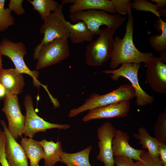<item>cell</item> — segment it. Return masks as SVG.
Returning a JSON list of instances; mask_svg holds the SVG:
<instances>
[{
  "mask_svg": "<svg viewBox=\"0 0 166 166\" xmlns=\"http://www.w3.org/2000/svg\"><path fill=\"white\" fill-rule=\"evenodd\" d=\"M128 14L124 37L121 38L117 36L114 40L109 64V67L112 69H116L119 65L126 63L143 62L146 65L154 56L152 52H140L135 45L133 39L134 18L132 11Z\"/></svg>",
  "mask_w": 166,
  "mask_h": 166,
  "instance_id": "1",
  "label": "cell"
},
{
  "mask_svg": "<svg viewBox=\"0 0 166 166\" xmlns=\"http://www.w3.org/2000/svg\"><path fill=\"white\" fill-rule=\"evenodd\" d=\"M116 30L113 27L101 30L97 38L87 45L85 57L88 65L99 67L110 58L114 44L113 36Z\"/></svg>",
  "mask_w": 166,
  "mask_h": 166,
  "instance_id": "2",
  "label": "cell"
},
{
  "mask_svg": "<svg viewBox=\"0 0 166 166\" xmlns=\"http://www.w3.org/2000/svg\"><path fill=\"white\" fill-rule=\"evenodd\" d=\"M136 97L135 91L131 85L124 84L114 90L105 94H91L81 105L71 109L69 117H74L87 110L124 100H129Z\"/></svg>",
  "mask_w": 166,
  "mask_h": 166,
  "instance_id": "3",
  "label": "cell"
},
{
  "mask_svg": "<svg viewBox=\"0 0 166 166\" xmlns=\"http://www.w3.org/2000/svg\"><path fill=\"white\" fill-rule=\"evenodd\" d=\"M71 21L84 22L90 31L94 35L98 36L101 30L100 27L105 25L117 29L125 22L126 18L119 14H112L103 10H89L81 11L69 16Z\"/></svg>",
  "mask_w": 166,
  "mask_h": 166,
  "instance_id": "4",
  "label": "cell"
},
{
  "mask_svg": "<svg viewBox=\"0 0 166 166\" xmlns=\"http://www.w3.org/2000/svg\"><path fill=\"white\" fill-rule=\"evenodd\" d=\"M0 53L2 55L8 57L12 61L15 69L22 73L27 74L33 79V84L39 89L42 86L49 96L51 95L47 85H44L39 81L38 78L39 72L37 70H31L27 66L24 60V57L27 53V50L25 44L22 42H14L6 38H3L0 42Z\"/></svg>",
  "mask_w": 166,
  "mask_h": 166,
  "instance_id": "5",
  "label": "cell"
},
{
  "mask_svg": "<svg viewBox=\"0 0 166 166\" xmlns=\"http://www.w3.org/2000/svg\"><path fill=\"white\" fill-rule=\"evenodd\" d=\"M63 6L61 4H60L42 25L40 31L43 37L40 43L34 49L33 57L34 61L37 60L39 51L43 45L55 39L69 38V32L63 21L64 16L62 11Z\"/></svg>",
  "mask_w": 166,
  "mask_h": 166,
  "instance_id": "6",
  "label": "cell"
},
{
  "mask_svg": "<svg viewBox=\"0 0 166 166\" xmlns=\"http://www.w3.org/2000/svg\"><path fill=\"white\" fill-rule=\"evenodd\" d=\"M140 66V63H126L122 64L118 69L104 70L102 73L111 74L110 77L113 81H117L120 77L129 80L136 92L137 105L143 106L152 104L154 98L144 91L139 84L138 74Z\"/></svg>",
  "mask_w": 166,
  "mask_h": 166,
  "instance_id": "7",
  "label": "cell"
},
{
  "mask_svg": "<svg viewBox=\"0 0 166 166\" xmlns=\"http://www.w3.org/2000/svg\"><path fill=\"white\" fill-rule=\"evenodd\" d=\"M69 55L68 39H55L41 46L36 60V69L38 70L57 64Z\"/></svg>",
  "mask_w": 166,
  "mask_h": 166,
  "instance_id": "8",
  "label": "cell"
},
{
  "mask_svg": "<svg viewBox=\"0 0 166 166\" xmlns=\"http://www.w3.org/2000/svg\"><path fill=\"white\" fill-rule=\"evenodd\" d=\"M23 104L26 112L23 133L25 137L33 138L36 134L39 132H45L49 129H66L70 127L68 124L50 123L39 116L34 111L32 98L30 94L25 97Z\"/></svg>",
  "mask_w": 166,
  "mask_h": 166,
  "instance_id": "9",
  "label": "cell"
},
{
  "mask_svg": "<svg viewBox=\"0 0 166 166\" xmlns=\"http://www.w3.org/2000/svg\"><path fill=\"white\" fill-rule=\"evenodd\" d=\"M2 111L7 119L8 128L15 140L23 134L25 116L21 112L17 96L5 97Z\"/></svg>",
  "mask_w": 166,
  "mask_h": 166,
  "instance_id": "10",
  "label": "cell"
},
{
  "mask_svg": "<svg viewBox=\"0 0 166 166\" xmlns=\"http://www.w3.org/2000/svg\"><path fill=\"white\" fill-rule=\"evenodd\" d=\"M116 129L109 122H105L98 129V146L99 152L97 159L105 166H114L115 162L112 150V141Z\"/></svg>",
  "mask_w": 166,
  "mask_h": 166,
  "instance_id": "11",
  "label": "cell"
},
{
  "mask_svg": "<svg viewBox=\"0 0 166 166\" xmlns=\"http://www.w3.org/2000/svg\"><path fill=\"white\" fill-rule=\"evenodd\" d=\"M146 78L152 89L166 93V64L159 57L153 56L146 65Z\"/></svg>",
  "mask_w": 166,
  "mask_h": 166,
  "instance_id": "12",
  "label": "cell"
},
{
  "mask_svg": "<svg viewBox=\"0 0 166 166\" xmlns=\"http://www.w3.org/2000/svg\"><path fill=\"white\" fill-rule=\"evenodd\" d=\"M130 108L129 100H124L92 109L82 118L87 122L92 120L114 117H124Z\"/></svg>",
  "mask_w": 166,
  "mask_h": 166,
  "instance_id": "13",
  "label": "cell"
},
{
  "mask_svg": "<svg viewBox=\"0 0 166 166\" xmlns=\"http://www.w3.org/2000/svg\"><path fill=\"white\" fill-rule=\"evenodd\" d=\"M0 123L6 135L5 152L9 166H28L27 157L21 145L10 133L5 121L1 120Z\"/></svg>",
  "mask_w": 166,
  "mask_h": 166,
  "instance_id": "14",
  "label": "cell"
},
{
  "mask_svg": "<svg viewBox=\"0 0 166 166\" xmlns=\"http://www.w3.org/2000/svg\"><path fill=\"white\" fill-rule=\"evenodd\" d=\"M129 137L126 132L117 130L112 141L114 156L124 157L136 161H141L140 155L145 150L134 148L129 144Z\"/></svg>",
  "mask_w": 166,
  "mask_h": 166,
  "instance_id": "15",
  "label": "cell"
},
{
  "mask_svg": "<svg viewBox=\"0 0 166 166\" xmlns=\"http://www.w3.org/2000/svg\"><path fill=\"white\" fill-rule=\"evenodd\" d=\"M0 83L5 89L6 97L17 96L23 91L25 84L23 73L15 68L3 69L0 74Z\"/></svg>",
  "mask_w": 166,
  "mask_h": 166,
  "instance_id": "16",
  "label": "cell"
},
{
  "mask_svg": "<svg viewBox=\"0 0 166 166\" xmlns=\"http://www.w3.org/2000/svg\"><path fill=\"white\" fill-rule=\"evenodd\" d=\"M71 3L69 7L70 14L89 10H101L112 14L116 12L111 0H62L63 5Z\"/></svg>",
  "mask_w": 166,
  "mask_h": 166,
  "instance_id": "17",
  "label": "cell"
},
{
  "mask_svg": "<svg viewBox=\"0 0 166 166\" xmlns=\"http://www.w3.org/2000/svg\"><path fill=\"white\" fill-rule=\"evenodd\" d=\"M63 21L69 32V38L72 43L77 44L85 42H91L94 35L83 21H79L74 24L67 21L64 16Z\"/></svg>",
  "mask_w": 166,
  "mask_h": 166,
  "instance_id": "18",
  "label": "cell"
},
{
  "mask_svg": "<svg viewBox=\"0 0 166 166\" xmlns=\"http://www.w3.org/2000/svg\"><path fill=\"white\" fill-rule=\"evenodd\" d=\"M20 145L30 161L29 166H39L40 161L45 157L44 152L40 141L21 136Z\"/></svg>",
  "mask_w": 166,
  "mask_h": 166,
  "instance_id": "19",
  "label": "cell"
},
{
  "mask_svg": "<svg viewBox=\"0 0 166 166\" xmlns=\"http://www.w3.org/2000/svg\"><path fill=\"white\" fill-rule=\"evenodd\" d=\"M40 142L45 153L44 166H53L60 161L63 152L60 141L55 142L52 140L48 141L44 139Z\"/></svg>",
  "mask_w": 166,
  "mask_h": 166,
  "instance_id": "20",
  "label": "cell"
},
{
  "mask_svg": "<svg viewBox=\"0 0 166 166\" xmlns=\"http://www.w3.org/2000/svg\"><path fill=\"white\" fill-rule=\"evenodd\" d=\"M133 136L139 140L143 148L147 149L149 153L153 158L159 157L158 147L159 142L156 137L151 136L144 127L139 128L138 133H134Z\"/></svg>",
  "mask_w": 166,
  "mask_h": 166,
  "instance_id": "21",
  "label": "cell"
},
{
  "mask_svg": "<svg viewBox=\"0 0 166 166\" xmlns=\"http://www.w3.org/2000/svg\"><path fill=\"white\" fill-rule=\"evenodd\" d=\"M92 149L89 145L85 149L73 153H67L63 152L60 162L65 164L69 163L75 166H91L89 163V157Z\"/></svg>",
  "mask_w": 166,
  "mask_h": 166,
  "instance_id": "22",
  "label": "cell"
},
{
  "mask_svg": "<svg viewBox=\"0 0 166 166\" xmlns=\"http://www.w3.org/2000/svg\"><path fill=\"white\" fill-rule=\"evenodd\" d=\"M154 26L157 31H161V33L160 35L151 36L149 43L155 51L161 52L166 49V23L160 18L155 22Z\"/></svg>",
  "mask_w": 166,
  "mask_h": 166,
  "instance_id": "23",
  "label": "cell"
},
{
  "mask_svg": "<svg viewBox=\"0 0 166 166\" xmlns=\"http://www.w3.org/2000/svg\"><path fill=\"white\" fill-rule=\"evenodd\" d=\"M32 5L34 10L37 11L44 22L51 11L54 12L59 7L58 2L54 0H28Z\"/></svg>",
  "mask_w": 166,
  "mask_h": 166,
  "instance_id": "24",
  "label": "cell"
},
{
  "mask_svg": "<svg viewBox=\"0 0 166 166\" xmlns=\"http://www.w3.org/2000/svg\"><path fill=\"white\" fill-rule=\"evenodd\" d=\"M154 134L159 142L166 143V109L158 116L154 127Z\"/></svg>",
  "mask_w": 166,
  "mask_h": 166,
  "instance_id": "25",
  "label": "cell"
},
{
  "mask_svg": "<svg viewBox=\"0 0 166 166\" xmlns=\"http://www.w3.org/2000/svg\"><path fill=\"white\" fill-rule=\"evenodd\" d=\"M5 0H0V32L5 31L15 23L11 11L5 7Z\"/></svg>",
  "mask_w": 166,
  "mask_h": 166,
  "instance_id": "26",
  "label": "cell"
},
{
  "mask_svg": "<svg viewBox=\"0 0 166 166\" xmlns=\"http://www.w3.org/2000/svg\"><path fill=\"white\" fill-rule=\"evenodd\" d=\"M132 8L136 10L151 12L159 19L160 18V12L161 9L158 8L156 4H153L147 0H134L132 2Z\"/></svg>",
  "mask_w": 166,
  "mask_h": 166,
  "instance_id": "27",
  "label": "cell"
},
{
  "mask_svg": "<svg viewBox=\"0 0 166 166\" xmlns=\"http://www.w3.org/2000/svg\"><path fill=\"white\" fill-rule=\"evenodd\" d=\"M141 161H136L138 166H163L160 157H153L144 150L140 155Z\"/></svg>",
  "mask_w": 166,
  "mask_h": 166,
  "instance_id": "28",
  "label": "cell"
},
{
  "mask_svg": "<svg viewBox=\"0 0 166 166\" xmlns=\"http://www.w3.org/2000/svg\"><path fill=\"white\" fill-rule=\"evenodd\" d=\"M116 12L121 15L128 14L132 11V2L130 0H111Z\"/></svg>",
  "mask_w": 166,
  "mask_h": 166,
  "instance_id": "29",
  "label": "cell"
},
{
  "mask_svg": "<svg viewBox=\"0 0 166 166\" xmlns=\"http://www.w3.org/2000/svg\"><path fill=\"white\" fill-rule=\"evenodd\" d=\"M23 0H10L8 4V8L17 15H21L24 14L25 10L22 5Z\"/></svg>",
  "mask_w": 166,
  "mask_h": 166,
  "instance_id": "30",
  "label": "cell"
},
{
  "mask_svg": "<svg viewBox=\"0 0 166 166\" xmlns=\"http://www.w3.org/2000/svg\"><path fill=\"white\" fill-rule=\"evenodd\" d=\"M6 137L0 135V164L1 166H10L6 157L5 152V145Z\"/></svg>",
  "mask_w": 166,
  "mask_h": 166,
  "instance_id": "31",
  "label": "cell"
},
{
  "mask_svg": "<svg viewBox=\"0 0 166 166\" xmlns=\"http://www.w3.org/2000/svg\"><path fill=\"white\" fill-rule=\"evenodd\" d=\"M114 160L117 166H138L136 161L135 162L132 160L124 157L114 156Z\"/></svg>",
  "mask_w": 166,
  "mask_h": 166,
  "instance_id": "32",
  "label": "cell"
},
{
  "mask_svg": "<svg viewBox=\"0 0 166 166\" xmlns=\"http://www.w3.org/2000/svg\"><path fill=\"white\" fill-rule=\"evenodd\" d=\"M159 157L163 166H166V143L159 142L158 147Z\"/></svg>",
  "mask_w": 166,
  "mask_h": 166,
  "instance_id": "33",
  "label": "cell"
},
{
  "mask_svg": "<svg viewBox=\"0 0 166 166\" xmlns=\"http://www.w3.org/2000/svg\"><path fill=\"white\" fill-rule=\"evenodd\" d=\"M152 1L155 2L156 6L160 9L164 8L166 5V0H152Z\"/></svg>",
  "mask_w": 166,
  "mask_h": 166,
  "instance_id": "34",
  "label": "cell"
},
{
  "mask_svg": "<svg viewBox=\"0 0 166 166\" xmlns=\"http://www.w3.org/2000/svg\"><path fill=\"white\" fill-rule=\"evenodd\" d=\"M166 50L161 52L160 57H159L162 61L166 64Z\"/></svg>",
  "mask_w": 166,
  "mask_h": 166,
  "instance_id": "35",
  "label": "cell"
},
{
  "mask_svg": "<svg viewBox=\"0 0 166 166\" xmlns=\"http://www.w3.org/2000/svg\"><path fill=\"white\" fill-rule=\"evenodd\" d=\"M6 96L5 89L3 85L0 83V98H2Z\"/></svg>",
  "mask_w": 166,
  "mask_h": 166,
  "instance_id": "36",
  "label": "cell"
},
{
  "mask_svg": "<svg viewBox=\"0 0 166 166\" xmlns=\"http://www.w3.org/2000/svg\"><path fill=\"white\" fill-rule=\"evenodd\" d=\"M2 55L0 53V74L2 71L3 68H2Z\"/></svg>",
  "mask_w": 166,
  "mask_h": 166,
  "instance_id": "37",
  "label": "cell"
},
{
  "mask_svg": "<svg viewBox=\"0 0 166 166\" xmlns=\"http://www.w3.org/2000/svg\"><path fill=\"white\" fill-rule=\"evenodd\" d=\"M65 164L67 166H75L69 163H65Z\"/></svg>",
  "mask_w": 166,
  "mask_h": 166,
  "instance_id": "38",
  "label": "cell"
},
{
  "mask_svg": "<svg viewBox=\"0 0 166 166\" xmlns=\"http://www.w3.org/2000/svg\"><path fill=\"white\" fill-rule=\"evenodd\" d=\"M0 166H1V164H0Z\"/></svg>",
  "mask_w": 166,
  "mask_h": 166,
  "instance_id": "39",
  "label": "cell"
}]
</instances>
